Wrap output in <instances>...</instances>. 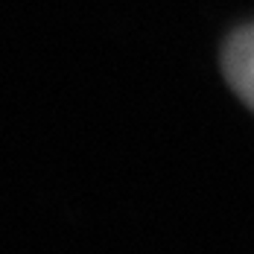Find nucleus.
<instances>
[{"label":"nucleus","instance_id":"f257e3e1","mask_svg":"<svg viewBox=\"0 0 254 254\" xmlns=\"http://www.w3.org/2000/svg\"><path fill=\"white\" fill-rule=\"evenodd\" d=\"M225 76L231 88L254 108V26L240 29L225 47Z\"/></svg>","mask_w":254,"mask_h":254}]
</instances>
